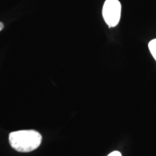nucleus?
<instances>
[{
  "mask_svg": "<svg viewBox=\"0 0 156 156\" xmlns=\"http://www.w3.org/2000/svg\"><path fill=\"white\" fill-rule=\"evenodd\" d=\"M108 156H122V154L119 151H114L109 154Z\"/></svg>",
  "mask_w": 156,
  "mask_h": 156,
  "instance_id": "4",
  "label": "nucleus"
},
{
  "mask_svg": "<svg viewBox=\"0 0 156 156\" xmlns=\"http://www.w3.org/2000/svg\"><path fill=\"white\" fill-rule=\"evenodd\" d=\"M3 28H4V25H3V23L0 22V31H1L2 30Z\"/></svg>",
  "mask_w": 156,
  "mask_h": 156,
  "instance_id": "5",
  "label": "nucleus"
},
{
  "mask_svg": "<svg viewBox=\"0 0 156 156\" xmlns=\"http://www.w3.org/2000/svg\"><path fill=\"white\" fill-rule=\"evenodd\" d=\"M148 48H149L150 51L152 55H153V58H155L156 61V38L153 39V40L151 41L148 44Z\"/></svg>",
  "mask_w": 156,
  "mask_h": 156,
  "instance_id": "3",
  "label": "nucleus"
},
{
  "mask_svg": "<svg viewBox=\"0 0 156 156\" xmlns=\"http://www.w3.org/2000/svg\"><path fill=\"white\" fill-rule=\"evenodd\" d=\"M42 141V136L35 130H20L9 134L11 147L21 153H28L37 149Z\"/></svg>",
  "mask_w": 156,
  "mask_h": 156,
  "instance_id": "1",
  "label": "nucleus"
},
{
  "mask_svg": "<svg viewBox=\"0 0 156 156\" xmlns=\"http://www.w3.org/2000/svg\"><path fill=\"white\" fill-rule=\"evenodd\" d=\"M122 5L119 0H106L103 7L102 14L109 28L116 26L120 20Z\"/></svg>",
  "mask_w": 156,
  "mask_h": 156,
  "instance_id": "2",
  "label": "nucleus"
}]
</instances>
